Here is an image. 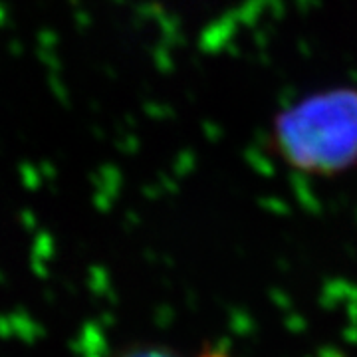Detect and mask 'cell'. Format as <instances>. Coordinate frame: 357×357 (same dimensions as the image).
<instances>
[{
	"label": "cell",
	"mask_w": 357,
	"mask_h": 357,
	"mask_svg": "<svg viewBox=\"0 0 357 357\" xmlns=\"http://www.w3.org/2000/svg\"><path fill=\"white\" fill-rule=\"evenodd\" d=\"M274 149L286 165L333 177L357 165V86L314 91L276 115Z\"/></svg>",
	"instance_id": "6da1fadb"
},
{
	"label": "cell",
	"mask_w": 357,
	"mask_h": 357,
	"mask_svg": "<svg viewBox=\"0 0 357 357\" xmlns=\"http://www.w3.org/2000/svg\"><path fill=\"white\" fill-rule=\"evenodd\" d=\"M117 357H175L173 354H169L165 349H159V347H133L128 349L123 354H119Z\"/></svg>",
	"instance_id": "7a4b0ae2"
},
{
	"label": "cell",
	"mask_w": 357,
	"mask_h": 357,
	"mask_svg": "<svg viewBox=\"0 0 357 357\" xmlns=\"http://www.w3.org/2000/svg\"><path fill=\"white\" fill-rule=\"evenodd\" d=\"M201 357H227V356H220V354H215V351H213V354H204V356Z\"/></svg>",
	"instance_id": "3957f363"
}]
</instances>
